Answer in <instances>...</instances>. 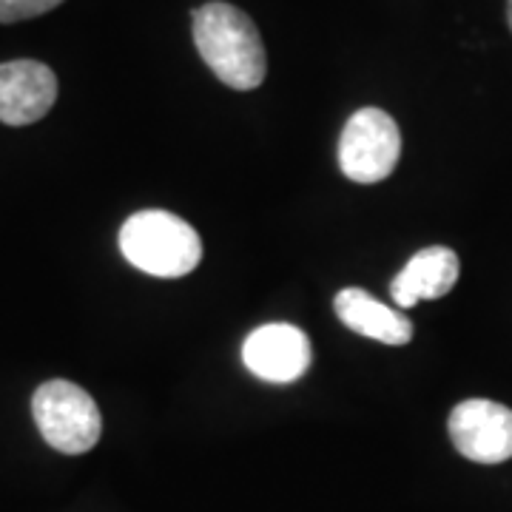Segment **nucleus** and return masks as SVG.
I'll return each mask as SVG.
<instances>
[{"mask_svg":"<svg viewBox=\"0 0 512 512\" xmlns=\"http://www.w3.org/2000/svg\"><path fill=\"white\" fill-rule=\"evenodd\" d=\"M191 18L197 52L228 89L251 92L262 86L268 72V57L254 20L222 0L194 9Z\"/></svg>","mask_w":512,"mask_h":512,"instance_id":"obj_1","label":"nucleus"},{"mask_svg":"<svg viewBox=\"0 0 512 512\" xmlns=\"http://www.w3.org/2000/svg\"><path fill=\"white\" fill-rule=\"evenodd\" d=\"M120 251L143 274L177 279L200 265L202 239L177 214L140 211L123 222Z\"/></svg>","mask_w":512,"mask_h":512,"instance_id":"obj_2","label":"nucleus"},{"mask_svg":"<svg viewBox=\"0 0 512 512\" xmlns=\"http://www.w3.org/2000/svg\"><path fill=\"white\" fill-rule=\"evenodd\" d=\"M32 416L46 444L66 456L89 453L103 433L97 402L80 384L66 379H52L37 387L32 396Z\"/></svg>","mask_w":512,"mask_h":512,"instance_id":"obj_3","label":"nucleus"},{"mask_svg":"<svg viewBox=\"0 0 512 512\" xmlns=\"http://www.w3.org/2000/svg\"><path fill=\"white\" fill-rule=\"evenodd\" d=\"M402 157V131L382 109H359L350 114L339 137V168L353 183H382Z\"/></svg>","mask_w":512,"mask_h":512,"instance_id":"obj_4","label":"nucleus"},{"mask_svg":"<svg viewBox=\"0 0 512 512\" xmlns=\"http://www.w3.org/2000/svg\"><path fill=\"white\" fill-rule=\"evenodd\" d=\"M450 439L476 464H501L512 458V410L490 399H467L453 407L447 421Z\"/></svg>","mask_w":512,"mask_h":512,"instance_id":"obj_5","label":"nucleus"},{"mask_svg":"<svg viewBox=\"0 0 512 512\" xmlns=\"http://www.w3.org/2000/svg\"><path fill=\"white\" fill-rule=\"evenodd\" d=\"M313 350L308 336L296 325L274 322L256 328L242 345V362L256 379L288 384L302 379L311 367Z\"/></svg>","mask_w":512,"mask_h":512,"instance_id":"obj_6","label":"nucleus"},{"mask_svg":"<svg viewBox=\"0 0 512 512\" xmlns=\"http://www.w3.org/2000/svg\"><path fill=\"white\" fill-rule=\"evenodd\" d=\"M57 100L55 72L40 60L0 63V123L29 126L43 120Z\"/></svg>","mask_w":512,"mask_h":512,"instance_id":"obj_7","label":"nucleus"},{"mask_svg":"<svg viewBox=\"0 0 512 512\" xmlns=\"http://www.w3.org/2000/svg\"><path fill=\"white\" fill-rule=\"evenodd\" d=\"M458 268L461 265L453 248L444 245L421 248L390 282V296L402 311H410L421 299H441L456 288Z\"/></svg>","mask_w":512,"mask_h":512,"instance_id":"obj_8","label":"nucleus"},{"mask_svg":"<svg viewBox=\"0 0 512 512\" xmlns=\"http://www.w3.org/2000/svg\"><path fill=\"white\" fill-rule=\"evenodd\" d=\"M333 308L345 328L362 333L367 339H376V342L393 345V348L407 345L413 339V322L399 311L376 302L362 288H345L336 293Z\"/></svg>","mask_w":512,"mask_h":512,"instance_id":"obj_9","label":"nucleus"},{"mask_svg":"<svg viewBox=\"0 0 512 512\" xmlns=\"http://www.w3.org/2000/svg\"><path fill=\"white\" fill-rule=\"evenodd\" d=\"M63 0H0V23H18V20L37 18L57 9Z\"/></svg>","mask_w":512,"mask_h":512,"instance_id":"obj_10","label":"nucleus"},{"mask_svg":"<svg viewBox=\"0 0 512 512\" xmlns=\"http://www.w3.org/2000/svg\"><path fill=\"white\" fill-rule=\"evenodd\" d=\"M507 20H510V29H512V0H507Z\"/></svg>","mask_w":512,"mask_h":512,"instance_id":"obj_11","label":"nucleus"}]
</instances>
